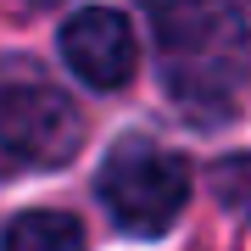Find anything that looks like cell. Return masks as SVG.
<instances>
[{
	"label": "cell",
	"mask_w": 251,
	"mask_h": 251,
	"mask_svg": "<svg viewBox=\"0 0 251 251\" xmlns=\"http://www.w3.org/2000/svg\"><path fill=\"white\" fill-rule=\"evenodd\" d=\"M84 140V117L34 62H0V173L62 168Z\"/></svg>",
	"instance_id": "6da1fadb"
},
{
	"label": "cell",
	"mask_w": 251,
	"mask_h": 251,
	"mask_svg": "<svg viewBox=\"0 0 251 251\" xmlns=\"http://www.w3.org/2000/svg\"><path fill=\"white\" fill-rule=\"evenodd\" d=\"M100 201L128 234H162L190 201V162L162 145L128 140L100 168Z\"/></svg>",
	"instance_id": "7a4b0ae2"
},
{
	"label": "cell",
	"mask_w": 251,
	"mask_h": 251,
	"mask_svg": "<svg viewBox=\"0 0 251 251\" xmlns=\"http://www.w3.org/2000/svg\"><path fill=\"white\" fill-rule=\"evenodd\" d=\"M62 56L90 90H123L134 78V28L112 6H84L62 23Z\"/></svg>",
	"instance_id": "3957f363"
},
{
	"label": "cell",
	"mask_w": 251,
	"mask_h": 251,
	"mask_svg": "<svg viewBox=\"0 0 251 251\" xmlns=\"http://www.w3.org/2000/svg\"><path fill=\"white\" fill-rule=\"evenodd\" d=\"M145 11H151L168 50H190L201 39H212V23H218L212 0H145Z\"/></svg>",
	"instance_id": "277c9868"
},
{
	"label": "cell",
	"mask_w": 251,
	"mask_h": 251,
	"mask_svg": "<svg viewBox=\"0 0 251 251\" xmlns=\"http://www.w3.org/2000/svg\"><path fill=\"white\" fill-rule=\"evenodd\" d=\"M6 251H84V229L73 212H23L6 229Z\"/></svg>",
	"instance_id": "5b68a950"
},
{
	"label": "cell",
	"mask_w": 251,
	"mask_h": 251,
	"mask_svg": "<svg viewBox=\"0 0 251 251\" xmlns=\"http://www.w3.org/2000/svg\"><path fill=\"white\" fill-rule=\"evenodd\" d=\"M246 184H251V156H229L224 168H218V196H224L229 206H251Z\"/></svg>",
	"instance_id": "8992f818"
},
{
	"label": "cell",
	"mask_w": 251,
	"mask_h": 251,
	"mask_svg": "<svg viewBox=\"0 0 251 251\" xmlns=\"http://www.w3.org/2000/svg\"><path fill=\"white\" fill-rule=\"evenodd\" d=\"M23 6H50V0H23Z\"/></svg>",
	"instance_id": "52a82bcc"
}]
</instances>
